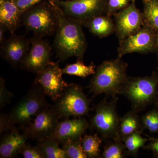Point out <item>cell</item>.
Returning <instances> with one entry per match:
<instances>
[{
  "label": "cell",
  "mask_w": 158,
  "mask_h": 158,
  "mask_svg": "<svg viewBox=\"0 0 158 158\" xmlns=\"http://www.w3.org/2000/svg\"><path fill=\"white\" fill-rule=\"evenodd\" d=\"M45 96L41 88L33 84L26 95L6 115L11 128L16 127V125L21 130L27 127L48 105L46 102Z\"/></svg>",
  "instance_id": "cell-4"
},
{
  "label": "cell",
  "mask_w": 158,
  "mask_h": 158,
  "mask_svg": "<svg viewBox=\"0 0 158 158\" xmlns=\"http://www.w3.org/2000/svg\"><path fill=\"white\" fill-rule=\"evenodd\" d=\"M8 31L4 26L0 24V44H2L5 41V34L6 31Z\"/></svg>",
  "instance_id": "cell-33"
},
{
  "label": "cell",
  "mask_w": 158,
  "mask_h": 158,
  "mask_svg": "<svg viewBox=\"0 0 158 158\" xmlns=\"http://www.w3.org/2000/svg\"><path fill=\"white\" fill-rule=\"evenodd\" d=\"M143 129L141 119L133 110L127 112L119 119L118 135L122 141L133 133H142Z\"/></svg>",
  "instance_id": "cell-19"
},
{
  "label": "cell",
  "mask_w": 158,
  "mask_h": 158,
  "mask_svg": "<svg viewBox=\"0 0 158 158\" xmlns=\"http://www.w3.org/2000/svg\"><path fill=\"white\" fill-rule=\"evenodd\" d=\"M156 44H157V45L158 46V37H157V38H156Z\"/></svg>",
  "instance_id": "cell-35"
},
{
  "label": "cell",
  "mask_w": 158,
  "mask_h": 158,
  "mask_svg": "<svg viewBox=\"0 0 158 158\" xmlns=\"http://www.w3.org/2000/svg\"><path fill=\"white\" fill-rule=\"evenodd\" d=\"M22 23L36 37L55 35L59 24L56 5L45 1L32 6L23 12Z\"/></svg>",
  "instance_id": "cell-3"
},
{
  "label": "cell",
  "mask_w": 158,
  "mask_h": 158,
  "mask_svg": "<svg viewBox=\"0 0 158 158\" xmlns=\"http://www.w3.org/2000/svg\"><path fill=\"white\" fill-rule=\"evenodd\" d=\"M57 14L59 24L54 41L57 56L62 62L72 57L83 60L87 48L83 26L64 15L58 6Z\"/></svg>",
  "instance_id": "cell-1"
},
{
  "label": "cell",
  "mask_w": 158,
  "mask_h": 158,
  "mask_svg": "<svg viewBox=\"0 0 158 158\" xmlns=\"http://www.w3.org/2000/svg\"><path fill=\"white\" fill-rule=\"evenodd\" d=\"M60 118L53 106L48 105L37 114L27 127L22 130L29 139L39 141L52 135Z\"/></svg>",
  "instance_id": "cell-11"
},
{
  "label": "cell",
  "mask_w": 158,
  "mask_h": 158,
  "mask_svg": "<svg viewBox=\"0 0 158 158\" xmlns=\"http://www.w3.org/2000/svg\"><path fill=\"white\" fill-rule=\"evenodd\" d=\"M143 149L152 151L154 155L158 157V138H150L149 142L143 147Z\"/></svg>",
  "instance_id": "cell-32"
},
{
  "label": "cell",
  "mask_w": 158,
  "mask_h": 158,
  "mask_svg": "<svg viewBox=\"0 0 158 158\" xmlns=\"http://www.w3.org/2000/svg\"><path fill=\"white\" fill-rule=\"evenodd\" d=\"M21 154L25 158H44L42 153L37 146H32L25 143L19 150Z\"/></svg>",
  "instance_id": "cell-29"
},
{
  "label": "cell",
  "mask_w": 158,
  "mask_h": 158,
  "mask_svg": "<svg viewBox=\"0 0 158 158\" xmlns=\"http://www.w3.org/2000/svg\"><path fill=\"white\" fill-rule=\"evenodd\" d=\"M23 13L14 0H0V24L11 34H14L20 25Z\"/></svg>",
  "instance_id": "cell-17"
},
{
  "label": "cell",
  "mask_w": 158,
  "mask_h": 158,
  "mask_svg": "<svg viewBox=\"0 0 158 158\" xmlns=\"http://www.w3.org/2000/svg\"><path fill=\"white\" fill-rule=\"evenodd\" d=\"M121 140H113V142L107 144L102 154L103 158H123L127 154L124 143Z\"/></svg>",
  "instance_id": "cell-25"
},
{
  "label": "cell",
  "mask_w": 158,
  "mask_h": 158,
  "mask_svg": "<svg viewBox=\"0 0 158 158\" xmlns=\"http://www.w3.org/2000/svg\"><path fill=\"white\" fill-rule=\"evenodd\" d=\"M132 0H107L106 15L111 17L116 12L128 7Z\"/></svg>",
  "instance_id": "cell-28"
},
{
  "label": "cell",
  "mask_w": 158,
  "mask_h": 158,
  "mask_svg": "<svg viewBox=\"0 0 158 158\" xmlns=\"http://www.w3.org/2000/svg\"><path fill=\"white\" fill-rule=\"evenodd\" d=\"M95 70L96 65L93 63L89 65H85L83 60L79 59L75 63L68 64L62 69L63 74L82 78H86L94 74Z\"/></svg>",
  "instance_id": "cell-21"
},
{
  "label": "cell",
  "mask_w": 158,
  "mask_h": 158,
  "mask_svg": "<svg viewBox=\"0 0 158 158\" xmlns=\"http://www.w3.org/2000/svg\"><path fill=\"white\" fill-rule=\"evenodd\" d=\"M84 26L94 35L99 38L108 37L115 31V23L111 17L106 14L92 18Z\"/></svg>",
  "instance_id": "cell-18"
},
{
  "label": "cell",
  "mask_w": 158,
  "mask_h": 158,
  "mask_svg": "<svg viewBox=\"0 0 158 158\" xmlns=\"http://www.w3.org/2000/svg\"><path fill=\"white\" fill-rule=\"evenodd\" d=\"M141 123L143 129L148 130L150 133L158 132V110L154 109L147 112L142 116Z\"/></svg>",
  "instance_id": "cell-27"
},
{
  "label": "cell",
  "mask_w": 158,
  "mask_h": 158,
  "mask_svg": "<svg viewBox=\"0 0 158 158\" xmlns=\"http://www.w3.org/2000/svg\"><path fill=\"white\" fill-rule=\"evenodd\" d=\"M127 64L121 58L104 61L96 69L88 88L94 95L105 94L113 97L120 94L127 81Z\"/></svg>",
  "instance_id": "cell-2"
},
{
  "label": "cell",
  "mask_w": 158,
  "mask_h": 158,
  "mask_svg": "<svg viewBox=\"0 0 158 158\" xmlns=\"http://www.w3.org/2000/svg\"><path fill=\"white\" fill-rule=\"evenodd\" d=\"M155 43L153 29L144 23L137 32L119 40L118 57L135 52L147 53L152 50Z\"/></svg>",
  "instance_id": "cell-12"
},
{
  "label": "cell",
  "mask_w": 158,
  "mask_h": 158,
  "mask_svg": "<svg viewBox=\"0 0 158 158\" xmlns=\"http://www.w3.org/2000/svg\"><path fill=\"white\" fill-rule=\"evenodd\" d=\"M107 0H58L55 3L64 15L82 26L92 18L106 14Z\"/></svg>",
  "instance_id": "cell-8"
},
{
  "label": "cell",
  "mask_w": 158,
  "mask_h": 158,
  "mask_svg": "<svg viewBox=\"0 0 158 158\" xmlns=\"http://www.w3.org/2000/svg\"><path fill=\"white\" fill-rule=\"evenodd\" d=\"M142 133L135 132L126 137L122 141L124 143L127 155L137 157L140 148H143L150 138H144L141 135Z\"/></svg>",
  "instance_id": "cell-22"
},
{
  "label": "cell",
  "mask_w": 158,
  "mask_h": 158,
  "mask_svg": "<svg viewBox=\"0 0 158 158\" xmlns=\"http://www.w3.org/2000/svg\"><path fill=\"white\" fill-rule=\"evenodd\" d=\"M30 44L24 36L12 34L1 44V57L11 66H19L30 51Z\"/></svg>",
  "instance_id": "cell-14"
},
{
  "label": "cell",
  "mask_w": 158,
  "mask_h": 158,
  "mask_svg": "<svg viewBox=\"0 0 158 158\" xmlns=\"http://www.w3.org/2000/svg\"><path fill=\"white\" fill-rule=\"evenodd\" d=\"M63 74L59 64L51 62L44 69L37 73L34 84L41 88L46 95L56 101L68 85L63 80Z\"/></svg>",
  "instance_id": "cell-9"
},
{
  "label": "cell",
  "mask_w": 158,
  "mask_h": 158,
  "mask_svg": "<svg viewBox=\"0 0 158 158\" xmlns=\"http://www.w3.org/2000/svg\"><path fill=\"white\" fill-rule=\"evenodd\" d=\"M53 106L60 118L69 119L70 117L81 118L88 114L90 102L80 85L68 84L60 97Z\"/></svg>",
  "instance_id": "cell-6"
},
{
  "label": "cell",
  "mask_w": 158,
  "mask_h": 158,
  "mask_svg": "<svg viewBox=\"0 0 158 158\" xmlns=\"http://www.w3.org/2000/svg\"><path fill=\"white\" fill-rule=\"evenodd\" d=\"M45 1H48L52 5H56L55 3L58 0H14V2L23 13L32 6Z\"/></svg>",
  "instance_id": "cell-31"
},
{
  "label": "cell",
  "mask_w": 158,
  "mask_h": 158,
  "mask_svg": "<svg viewBox=\"0 0 158 158\" xmlns=\"http://www.w3.org/2000/svg\"><path fill=\"white\" fill-rule=\"evenodd\" d=\"M118 98L103 100L96 106L95 113L91 119V126L105 139L120 140L118 135L119 119L116 104Z\"/></svg>",
  "instance_id": "cell-7"
},
{
  "label": "cell",
  "mask_w": 158,
  "mask_h": 158,
  "mask_svg": "<svg viewBox=\"0 0 158 158\" xmlns=\"http://www.w3.org/2000/svg\"><path fill=\"white\" fill-rule=\"evenodd\" d=\"M5 133L1 139L0 157H15L29 138L24 133L20 132L16 127Z\"/></svg>",
  "instance_id": "cell-16"
},
{
  "label": "cell",
  "mask_w": 158,
  "mask_h": 158,
  "mask_svg": "<svg viewBox=\"0 0 158 158\" xmlns=\"http://www.w3.org/2000/svg\"><path fill=\"white\" fill-rule=\"evenodd\" d=\"M12 94L6 88L5 80L0 79V107L3 108L9 104L12 98Z\"/></svg>",
  "instance_id": "cell-30"
},
{
  "label": "cell",
  "mask_w": 158,
  "mask_h": 158,
  "mask_svg": "<svg viewBox=\"0 0 158 158\" xmlns=\"http://www.w3.org/2000/svg\"><path fill=\"white\" fill-rule=\"evenodd\" d=\"M102 142L101 138L97 134L86 135L82 138V148L87 158L99 157Z\"/></svg>",
  "instance_id": "cell-24"
},
{
  "label": "cell",
  "mask_w": 158,
  "mask_h": 158,
  "mask_svg": "<svg viewBox=\"0 0 158 158\" xmlns=\"http://www.w3.org/2000/svg\"><path fill=\"white\" fill-rule=\"evenodd\" d=\"M155 106L156 108H158V90L157 92V94L155 100L154 102Z\"/></svg>",
  "instance_id": "cell-34"
},
{
  "label": "cell",
  "mask_w": 158,
  "mask_h": 158,
  "mask_svg": "<svg viewBox=\"0 0 158 158\" xmlns=\"http://www.w3.org/2000/svg\"><path fill=\"white\" fill-rule=\"evenodd\" d=\"M158 90V78L154 76L128 77L120 94L129 100L132 110L137 113L154 104Z\"/></svg>",
  "instance_id": "cell-5"
},
{
  "label": "cell",
  "mask_w": 158,
  "mask_h": 158,
  "mask_svg": "<svg viewBox=\"0 0 158 158\" xmlns=\"http://www.w3.org/2000/svg\"><path fill=\"white\" fill-rule=\"evenodd\" d=\"M37 141V146L44 158H68L59 143L52 138L48 137Z\"/></svg>",
  "instance_id": "cell-20"
},
{
  "label": "cell",
  "mask_w": 158,
  "mask_h": 158,
  "mask_svg": "<svg viewBox=\"0 0 158 158\" xmlns=\"http://www.w3.org/2000/svg\"><path fill=\"white\" fill-rule=\"evenodd\" d=\"M136 0L114 15L115 31L119 40L138 31L144 24L143 13L136 6Z\"/></svg>",
  "instance_id": "cell-13"
},
{
  "label": "cell",
  "mask_w": 158,
  "mask_h": 158,
  "mask_svg": "<svg viewBox=\"0 0 158 158\" xmlns=\"http://www.w3.org/2000/svg\"><path fill=\"white\" fill-rule=\"evenodd\" d=\"M144 23L158 30V0H143Z\"/></svg>",
  "instance_id": "cell-23"
},
{
  "label": "cell",
  "mask_w": 158,
  "mask_h": 158,
  "mask_svg": "<svg viewBox=\"0 0 158 158\" xmlns=\"http://www.w3.org/2000/svg\"><path fill=\"white\" fill-rule=\"evenodd\" d=\"M30 41V51L19 67L23 70L37 74L51 62L52 47L43 37L34 36Z\"/></svg>",
  "instance_id": "cell-10"
},
{
  "label": "cell",
  "mask_w": 158,
  "mask_h": 158,
  "mask_svg": "<svg viewBox=\"0 0 158 158\" xmlns=\"http://www.w3.org/2000/svg\"><path fill=\"white\" fill-rule=\"evenodd\" d=\"M62 145L68 158H87L82 148V138L67 141Z\"/></svg>",
  "instance_id": "cell-26"
},
{
  "label": "cell",
  "mask_w": 158,
  "mask_h": 158,
  "mask_svg": "<svg viewBox=\"0 0 158 158\" xmlns=\"http://www.w3.org/2000/svg\"><path fill=\"white\" fill-rule=\"evenodd\" d=\"M89 127V123L84 118L65 119L59 121L53 132L49 138H52L59 144L81 138Z\"/></svg>",
  "instance_id": "cell-15"
}]
</instances>
